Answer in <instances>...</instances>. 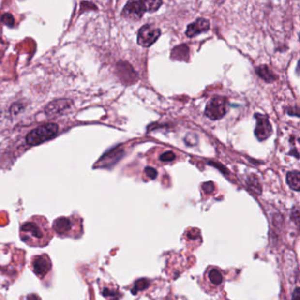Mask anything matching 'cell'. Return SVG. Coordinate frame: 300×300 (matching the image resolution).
Segmentation results:
<instances>
[{"label": "cell", "mask_w": 300, "mask_h": 300, "mask_svg": "<svg viewBox=\"0 0 300 300\" xmlns=\"http://www.w3.org/2000/svg\"><path fill=\"white\" fill-rule=\"evenodd\" d=\"M83 221L80 217L57 218L52 225L54 232L60 237L77 239L83 234Z\"/></svg>", "instance_id": "7a4b0ae2"}, {"label": "cell", "mask_w": 300, "mask_h": 300, "mask_svg": "<svg viewBox=\"0 0 300 300\" xmlns=\"http://www.w3.org/2000/svg\"><path fill=\"white\" fill-rule=\"evenodd\" d=\"M58 126L56 123H46L39 126L30 131L26 136L27 144L29 145H38L46 141L50 140L58 135Z\"/></svg>", "instance_id": "277c9868"}, {"label": "cell", "mask_w": 300, "mask_h": 300, "mask_svg": "<svg viewBox=\"0 0 300 300\" xmlns=\"http://www.w3.org/2000/svg\"><path fill=\"white\" fill-rule=\"evenodd\" d=\"M180 300V298H174L173 300Z\"/></svg>", "instance_id": "603a6c76"}, {"label": "cell", "mask_w": 300, "mask_h": 300, "mask_svg": "<svg viewBox=\"0 0 300 300\" xmlns=\"http://www.w3.org/2000/svg\"><path fill=\"white\" fill-rule=\"evenodd\" d=\"M227 105L226 98L215 97L208 102L205 108V116L213 121L219 120L225 116L227 112Z\"/></svg>", "instance_id": "8992f818"}, {"label": "cell", "mask_w": 300, "mask_h": 300, "mask_svg": "<svg viewBox=\"0 0 300 300\" xmlns=\"http://www.w3.org/2000/svg\"><path fill=\"white\" fill-rule=\"evenodd\" d=\"M287 183L290 188L295 191H300V174L299 171L289 172L287 174Z\"/></svg>", "instance_id": "7c38bea8"}, {"label": "cell", "mask_w": 300, "mask_h": 300, "mask_svg": "<svg viewBox=\"0 0 300 300\" xmlns=\"http://www.w3.org/2000/svg\"><path fill=\"white\" fill-rule=\"evenodd\" d=\"M149 286H150L149 280L145 279V278H142V279H139V280L135 281V284L133 285V289L131 290V292L133 294H135L138 291L146 290Z\"/></svg>", "instance_id": "9a60e30c"}, {"label": "cell", "mask_w": 300, "mask_h": 300, "mask_svg": "<svg viewBox=\"0 0 300 300\" xmlns=\"http://www.w3.org/2000/svg\"><path fill=\"white\" fill-rule=\"evenodd\" d=\"M145 174L151 180L156 179V177H157V175H158V173H157V171L154 169V168H152V167H150V166H148V167H146L145 169Z\"/></svg>", "instance_id": "d6986e66"}, {"label": "cell", "mask_w": 300, "mask_h": 300, "mask_svg": "<svg viewBox=\"0 0 300 300\" xmlns=\"http://www.w3.org/2000/svg\"><path fill=\"white\" fill-rule=\"evenodd\" d=\"M161 31L152 25L143 26L137 34V44L142 47H150L159 39Z\"/></svg>", "instance_id": "52a82bcc"}, {"label": "cell", "mask_w": 300, "mask_h": 300, "mask_svg": "<svg viewBox=\"0 0 300 300\" xmlns=\"http://www.w3.org/2000/svg\"><path fill=\"white\" fill-rule=\"evenodd\" d=\"M255 117L256 118V126L255 130V134L259 141L268 139L272 134V126L269 121L268 117L261 114H256Z\"/></svg>", "instance_id": "9c48e42d"}, {"label": "cell", "mask_w": 300, "mask_h": 300, "mask_svg": "<svg viewBox=\"0 0 300 300\" xmlns=\"http://www.w3.org/2000/svg\"><path fill=\"white\" fill-rule=\"evenodd\" d=\"M40 300V299H39L38 296L32 294V295L28 296V300Z\"/></svg>", "instance_id": "7402d4cb"}, {"label": "cell", "mask_w": 300, "mask_h": 300, "mask_svg": "<svg viewBox=\"0 0 300 300\" xmlns=\"http://www.w3.org/2000/svg\"><path fill=\"white\" fill-rule=\"evenodd\" d=\"M24 106L23 103H21V102H16L15 104H13V106H11L10 112H11V114H12L13 116L18 115V114H19L20 112L23 110Z\"/></svg>", "instance_id": "e0dca14e"}, {"label": "cell", "mask_w": 300, "mask_h": 300, "mask_svg": "<svg viewBox=\"0 0 300 300\" xmlns=\"http://www.w3.org/2000/svg\"><path fill=\"white\" fill-rule=\"evenodd\" d=\"M256 73L259 75V77L265 80L266 82L271 83L275 81L276 79V76L273 72H271L270 68L266 65H261L256 68Z\"/></svg>", "instance_id": "4fadbf2b"}, {"label": "cell", "mask_w": 300, "mask_h": 300, "mask_svg": "<svg viewBox=\"0 0 300 300\" xmlns=\"http://www.w3.org/2000/svg\"><path fill=\"white\" fill-rule=\"evenodd\" d=\"M210 29V22L206 19H196L195 22L188 26L186 30V35L189 37H194L199 34L204 33Z\"/></svg>", "instance_id": "8fae6325"}, {"label": "cell", "mask_w": 300, "mask_h": 300, "mask_svg": "<svg viewBox=\"0 0 300 300\" xmlns=\"http://www.w3.org/2000/svg\"><path fill=\"white\" fill-rule=\"evenodd\" d=\"M0 21H1V18H0Z\"/></svg>", "instance_id": "cb8c5ba5"}, {"label": "cell", "mask_w": 300, "mask_h": 300, "mask_svg": "<svg viewBox=\"0 0 300 300\" xmlns=\"http://www.w3.org/2000/svg\"><path fill=\"white\" fill-rule=\"evenodd\" d=\"M189 56V48L185 45H181L177 48H174L172 52V57L174 59L184 60L183 58H187Z\"/></svg>", "instance_id": "5bb4252c"}, {"label": "cell", "mask_w": 300, "mask_h": 300, "mask_svg": "<svg viewBox=\"0 0 300 300\" xmlns=\"http://www.w3.org/2000/svg\"><path fill=\"white\" fill-rule=\"evenodd\" d=\"M292 300H300V292H299V288H296L293 296H292Z\"/></svg>", "instance_id": "44dd1931"}, {"label": "cell", "mask_w": 300, "mask_h": 300, "mask_svg": "<svg viewBox=\"0 0 300 300\" xmlns=\"http://www.w3.org/2000/svg\"><path fill=\"white\" fill-rule=\"evenodd\" d=\"M19 235L21 240L28 246L44 247L51 240L53 232L46 218L35 216L29 218L20 226Z\"/></svg>", "instance_id": "6da1fadb"}, {"label": "cell", "mask_w": 300, "mask_h": 300, "mask_svg": "<svg viewBox=\"0 0 300 300\" xmlns=\"http://www.w3.org/2000/svg\"><path fill=\"white\" fill-rule=\"evenodd\" d=\"M73 104V101L70 99H58L48 103L44 112L47 116H56L71 108Z\"/></svg>", "instance_id": "30bf717a"}, {"label": "cell", "mask_w": 300, "mask_h": 300, "mask_svg": "<svg viewBox=\"0 0 300 300\" xmlns=\"http://www.w3.org/2000/svg\"><path fill=\"white\" fill-rule=\"evenodd\" d=\"M162 1L158 0H143V1H130L126 4L121 12V16L125 19L137 20L142 18L143 15L149 12L153 13L162 5Z\"/></svg>", "instance_id": "3957f363"}, {"label": "cell", "mask_w": 300, "mask_h": 300, "mask_svg": "<svg viewBox=\"0 0 300 300\" xmlns=\"http://www.w3.org/2000/svg\"><path fill=\"white\" fill-rule=\"evenodd\" d=\"M31 268L40 279H44L48 276L52 269L50 258L47 255H35L32 258Z\"/></svg>", "instance_id": "ba28073f"}, {"label": "cell", "mask_w": 300, "mask_h": 300, "mask_svg": "<svg viewBox=\"0 0 300 300\" xmlns=\"http://www.w3.org/2000/svg\"><path fill=\"white\" fill-rule=\"evenodd\" d=\"M1 20L4 24L10 28H13L15 26V18L11 14H4L1 17Z\"/></svg>", "instance_id": "2e32d148"}, {"label": "cell", "mask_w": 300, "mask_h": 300, "mask_svg": "<svg viewBox=\"0 0 300 300\" xmlns=\"http://www.w3.org/2000/svg\"><path fill=\"white\" fill-rule=\"evenodd\" d=\"M225 282L222 270L218 267H209L203 274V289L207 293L213 294L220 290Z\"/></svg>", "instance_id": "5b68a950"}, {"label": "cell", "mask_w": 300, "mask_h": 300, "mask_svg": "<svg viewBox=\"0 0 300 300\" xmlns=\"http://www.w3.org/2000/svg\"><path fill=\"white\" fill-rule=\"evenodd\" d=\"M175 159V154L173 151H166L160 156V160L164 162H170Z\"/></svg>", "instance_id": "ac0fdd59"}, {"label": "cell", "mask_w": 300, "mask_h": 300, "mask_svg": "<svg viewBox=\"0 0 300 300\" xmlns=\"http://www.w3.org/2000/svg\"><path fill=\"white\" fill-rule=\"evenodd\" d=\"M203 188L205 192L210 193V192H212L213 189H214V185H213L212 182H207V183L203 184Z\"/></svg>", "instance_id": "ffe728a7"}]
</instances>
